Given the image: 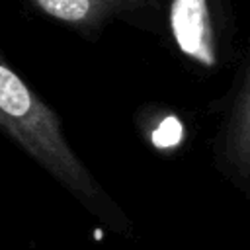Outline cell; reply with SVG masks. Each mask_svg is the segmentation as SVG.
<instances>
[{
    "label": "cell",
    "instance_id": "obj_1",
    "mask_svg": "<svg viewBox=\"0 0 250 250\" xmlns=\"http://www.w3.org/2000/svg\"><path fill=\"white\" fill-rule=\"evenodd\" d=\"M0 133L115 232L131 221L72 146L64 121L0 53Z\"/></svg>",
    "mask_w": 250,
    "mask_h": 250
},
{
    "label": "cell",
    "instance_id": "obj_2",
    "mask_svg": "<svg viewBox=\"0 0 250 250\" xmlns=\"http://www.w3.org/2000/svg\"><path fill=\"white\" fill-rule=\"evenodd\" d=\"M160 43L201 80L230 72L248 51L240 41L234 0H166Z\"/></svg>",
    "mask_w": 250,
    "mask_h": 250
},
{
    "label": "cell",
    "instance_id": "obj_3",
    "mask_svg": "<svg viewBox=\"0 0 250 250\" xmlns=\"http://www.w3.org/2000/svg\"><path fill=\"white\" fill-rule=\"evenodd\" d=\"M23 12L51 21L86 43H98L115 23L152 39L162 37L166 0H12Z\"/></svg>",
    "mask_w": 250,
    "mask_h": 250
},
{
    "label": "cell",
    "instance_id": "obj_4",
    "mask_svg": "<svg viewBox=\"0 0 250 250\" xmlns=\"http://www.w3.org/2000/svg\"><path fill=\"white\" fill-rule=\"evenodd\" d=\"M205 113L215 119L209 141L217 172L238 191L250 188V53L246 51L230 70L221 96L213 98Z\"/></svg>",
    "mask_w": 250,
    "mask_h": 250
}]
</instances>
